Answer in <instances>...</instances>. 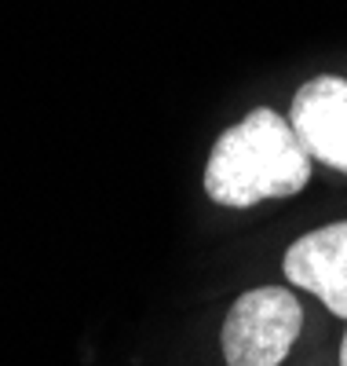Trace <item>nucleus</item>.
I'll return each mask as SVG.
<instances>
[{
  "mask_svg": "<svg viewBox=\"0 0 347 366\" xmlns=\"http://www.w3.org/2000/svg\"><path fill=\"white\" fill-rule=\"evenodd\" d=\"M281 267L293 286L314 293L333 315L347 319V220L296 238Z\"/></svg>",
  "mask_w": 347,
  "mask_h": 366,
  "instance_id": "obj_4",
  "label": "nucleus"
},
{
  "mask_svg": "<svg viewBox=\"0 0 347 366\" xmlns=\"http://www.w3.org/2000/svg\"><path fill=\"white\" fill-rule=\"evenodd\" d=\"M300 300L281 286H260L234 300L223 322L227 366H278L300 337Z\"/></svg>",
  "mask_w": 347,
  "mask_h": 366,
  "instance_id": "obj_2",
  "label": "nucleus"
},
{
  "mask_svg": "<svg viewBox=\"0 0 347 366\" xmlns=\"http://www.w3.org/2000/svg\"><path fill=\"white\" fill-rule=\"evenodd\" d=\"M340 366H347V333H343V341H340Z\"/></svg>",
  "mask_w": 347,
  "mask_h": 366,
  "instance_id": "obj_5",
  "label": "nucleus"
},
{
  "mask_svg": "<svg viewBox=\"0 0 347 366\" xmlns=\"http://www.w3.org/2000/svg\"><path fill=\"white\" fill-rule=\"evenodd\" d=\"M289 125L311 158L347 172V81L343 77L326 74L307 81L293 96Z\"/></svg>",
  "mask_w": 347,
  "mask_h": 366,
  "instance_id": "obj_3",
  "label": "nucleus"
},
{
  "mask_svg": "<svg viewBox=\"0 0 347 366\" xmlns=\"http://www.w3.org/2000/svg\"><path fill=\"white\" fill-rule=\"evenodd\" d=\"M311 154L281 114L260 107L216 139L205 165V191L216 205L248 209L263 198H289L307 187Z\"/></svg>",
  "mask_w": 347,
  "mask_h": 366,
  "instance_id": "obj_1",
  "label": "nucleus"
}]
</instances>
